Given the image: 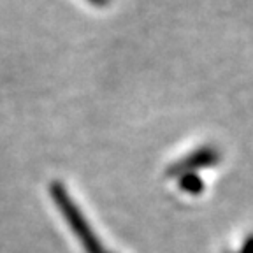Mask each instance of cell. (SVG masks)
I'll return each mask as SVG.
<instances>
[{"label":"cell","instance_id":"obj_2","mask_svg":"<svg viewBox=\"0 0 253 253\" xmlns=\"http://www.w3.org/2000/svg\"><path fill=\"white\" fill-rule=\"evenodd\" d=\"M90 2H93V4H99V5H102V4H106L107 0H90Z\"/></svg>","mask_w":253,"mask_h":253},{"label":"cell","instance_id":"obj_1","mask_svg":"<svg viewBox=\"0 0 253 253\" xmlns=\"http://www.w3.org/2000/svg\"><path fill=\"white\" fill-rule=\"evenodd\" d=\"M51 197L55 201V204L60 208L63 218L67 220L69 227L72 229V232L78 236L79 243L83 245L84 252L86 253H107L106 250L102 248L100 241L95 237L91 227L88 225V221L84 220V216L81 214L78 206L72 202V199L69 197V194L65 192L60 183H53L51 185Z\"/></svg>","mask_w":253,"mask_h":253}]
</instances>
